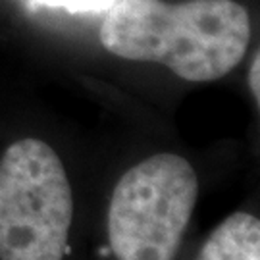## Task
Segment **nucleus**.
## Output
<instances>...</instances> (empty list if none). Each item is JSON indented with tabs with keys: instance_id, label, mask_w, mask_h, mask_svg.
<instances>
[{
	"instance_id": "1",
	"label": "nucleus",
	"mask_w": 260,
	"mask_h": 260,
	"mask_svg": "<svg viewBox=\"0 0 260 260\" xmlns=\"http://www.w3.org/2000/svg\"><path fill=\"white\" fill-rule=\"evenodd\" d=\"M99 39L120 58L164 64L183 81L206 83L243 60L251 43V18L235 0H118Z\"/></svg>"
},
{
	"instance_id": "2",
	"label": "nucleus",
	"mask_w": 260,
	"mask_h": 260,
	"mask_svg": "<svg viewBox=\"0 0 260 260\" xmlns=\"http://www.w3.org/2000/svg\"><path fill=\"white\" fill-rule=\"evenodd\" d=\"M74 191L62 158L35 137L0 156V260H66Z\"/></svg>"
},
{
	"instance_id": "3",
	"label": "nucleus",
	"mask_w": 260,
	"mask_h": 260,
	"mask_svg": "<svg viewBox=\"0 0 260 260\" xmlns=\"http://www.w3.org/2000/svg\"><path fill=\"white\" fill-rule=\"evenodd\" d=\"M199 197L187 158L156 152L133 164L114 185L106 210V245L114 260H174Z\"/></svg>"
},
{
	"instance_id": "4",
	"label": "nucleus",
	"mask_w": 260,
	"mask_h": 260,
	"mask_svg": "<svg viewBox=\"0 0 260 260\" xmlns=\"http://www.w3.org/2000/svg\"><path fill=\"white\" fill-rule=\"evenodd\" d=\"M195 260H260V220L233 212L214 228Z\"/></svg>"
},
{
	"instance_id": "5",
	"label": "nucleus",
	"mask_w": 260,
	"mask_h": 260,
	"mask_svg": "<svg viewBox=\"0 0 260 260\" xmlns=\"http://www.w3.org/2000/svg\"><path fill=\"white\" fill-rule=\"evenodd\" d=\"M41 4L48 6H62L72 12H83V10H103L114 4V0H39Z\"/></svg>"
},
{
	"instance_id": "6",
	"label": "nucleus",
	"mask_w": 260,
	"mask_h": 260,
	"mask_svg": "<svg viewBox=\"0 0 260 260\" xmlns=\"http://www.w3.org/2000/svg\"><path fill=\"white\" fill-rule=\"evenodd\" d=\"M249 87H251V93L254 96L256 104L260 103V52H254L252 58L251 70H249Z\"/></svg>"
}]
</instances>
